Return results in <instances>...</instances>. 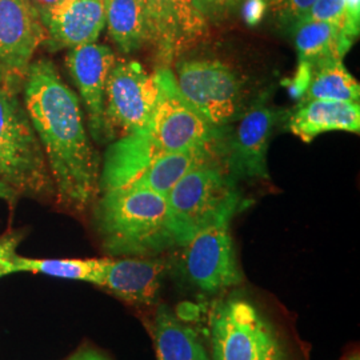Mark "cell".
Listing matches in <instances>:
<instances>
[{
  "instance_id": "cell-1",
  "label": "cell",
  "mask_w": 360,
  "mask_h": 360,
  "mask_svg": "<svg viewBox=\"0 0 360 360\" xmlns=\"http://www.w3.org/2000/svg\"><path fill=\"white\" fill-rule=\"evenodd\" d=\"M25 107L47 159L62 206L83 211L99 188V159L91 146L77 95L50 60L31 63Z\"/></svg>"
},
{
  "instance_id": "cell-2",
  "label": "cell",
  "mask_w": 360,
  "mask_h": 360,
  "mask_svg": "<svg viewBox=\"0 0 360 360\" xmlns=\"http://www.w3.org/2000/svg\"><path fill=\"white\" fill-rule=\"evenodd\" d=\"M104 250L120 257H151L175 245L167 196L141 187L105 191L95 211Z\"/></svg>"
},
{
  "instance_id": "cell-3",
  "label": "cell",
  "mask_w": 360,
  "mask_h": 360,
  "mask_svg": "<svg viewBox=\"0 0 360 360\" xmlns=\"http://www.w3.org/2000/svg\"><path fill=\"white\" fill-rule=\"evenodd\" d=\"M239 203L240 193L230 174L212 160L193 168L167 195L175 245H184L198 232L229 224Z\"/></svg>"
},
{
  "instance_id": "cell-4",
  "label": "cell",
  "mask_w": 360,
  "mask_h": 360,
  "mask_svg": "<svg viewBox=\"0 0 360 360\" xmlns=\"http://www.w3.org/2000/svg\"><path fill=\"white\" fill-rule=\"evenodd\" d=\"M210 333L214 360H291L276 327L243 296L214 304Z\"/></svg>"
},
{
  "instance_id": "cell-5",
  "label": "cell",
  "mask_w": 360,
  "mask_h": 360,
  "mask_svg": "<svg viewBox=\"0 0 360 360\" xmlns=\"http://www.w3.org/2000/svg\"><path fill=\"white\" fill-rule=\"evenodd\" d=\"M0 181L27 195H46L53 187L26 107L7 87H0Z\"/></svg>"
},
{
  "instance_id": "cell-6",
  "label": "cell",
  "mask_w": 360,
  "mask_h": 360,
  "mask_svg": "<svg viewBox=\"0 0 360 360\" xmlns=\"http://www.w3.org/2000/svg\"><path fill=\"white\" fill-rule=\"evenodd\" d=\"M154 75L159 95L154 115L144 129L160 154L186 151L217 143L220 129L210 124L184 99L169 68L160 67Z\"/></svg>"
},
{
  "instance_id": "cell-7",
  "label": "cell",
  "mask_w": 360,
  "mask_h": 360,
  "mask_svg": "<svg viewBox=\"0 0 360 360\" xmlns=\"http://www.w3.org/2000/svg\"><path fill=\"white\" fill-rule=\"evenodd\" d=\"M175 82L184 99L217 129L229 123L240 108L242 80L223 62H180Z\"/></svg>"
},
{
  "instance_id": "cell-8",
  "label": "cell",
  "mask_w": 360,
  "mask_h": 360,
  "mask_svg": "<svg viewBox=\"0 0 360 360\" xmlns=\"http://www.w3.org/2000/svg\"><path fill=\"white\" fill-rule=\"evenodd\" d=\"M159 89L155 75L138 62H117L105 86V126L108 138L146 129L154 115Z\"/></svg>"
},
{
  "instance_id": "cell-9",
  "label": "cell",
  "mask_w": 360,
  "mask_h": 360,
  "mask_svg": "<svg viewBox=\"0 0 360 360\" xmlns=\"http://www.w3.org/2000/svg\"><path fill=\"white\" fill-rule=\"evenodd\" d=\"M181 267L186 278L206 292L243 282L229 224L198 232L186 245Z\"/></svg>"
},
{
  "instance_id": "cell-10",
  "label": "cell",
  "mask_w": 360,
  "mask_h": 360,
  "mask_svg": "<svg viewBox=\"0 0 360 360\" xmlns=\"http://www.w3.org/2000/svg\"><path fill=\"white\" fill-rule=\"evenodd\" d=\"M46 39V28L28 0H0V65L7 89L23 84L32 56Z\"/></svg>"
},
{
  "instance_id": "cell-11",
  "label": "cell",
  "mask_w": 360,
  "mask_h": 360,
  "mask_svg": "<svg viewBox=\"0 0 360 360\" xmlns=\"http://www.w3.org/2000/svg\"><path fill=\"white\" fill-rule=\"evenodd\" d=\"M115 62L112 50L96 43L71 49L65 59L68 71L87 108L91 135L98 142L108 139L104 115L105 86Z\"/></svg>"
},
{
  "instance_id": "cell-12",
  "label": "cell",
  "mask_w": 360,
  "mask_h": 360,
  "mask_svg": "<svg viewBox=\"0 0 360 360\" xmlns=\"http://www.w3.org/2000/svg\"><path fill=\"white\" fill-rule=\"evenodd\" d=\"M144 10L148 41L163 65H169L205 31L206 22L193 10L191 0H144Z\"/></svg>"
},
{
  "instance_id": "cell-13",
  "label": "cell",
  "mask_w": 360,
  "mask_h": 360,
  "mask_svg": "<svg viewBox=\"0 0 360 360\" xmlns=\"http://www.w3.org/2000/svg\"><path fill=\"white\" fill-rule=\"evenodd\" d=\"M275 111L257 99L239 122L227 148V169L232 178L267 179V150Z\"/></svg>"
},
{
  "instance_id": "cell-14",
  "label": "cell",
  "mask_w": 360,
  "mask_h": 360,
  "mask_svg": "<svg viewBox=\"0 0 360 360\" xmlns=\"http://www.w3.org/2000/svg\"><path fill=\"white\" fill-rule=\"evenodd\" d=\"M41 22L52 51L95 43L105 25V0H62Z\"/></svg>"
},
{
  "instance_id": "cell-15",
  "label": "cell",
  "mask_w": 360,
  "mask_h": 360,
  "mask_svg": "<svg viewBox=\"0 0 360 360\" xmlns=\"http://www.w3.org/2000/svg\"><path fill=\"white\" fill-rule=\"evenodd\" d=\"M168 264L163 259L127 257L112 260L103 287L111 294L138 306H151L159 296Z\"/></svg>"
},
{
  "instance_id": "cell-16",
  "label": "cell",
  "mask_w": 360,
  "mask_h": 360,
  "mask_svg": "<svg viewBox=\"0 0 360 360\" xmlns=\"http://www.w3.org/2000/svg\"><path fill=\"white\" fill-rule=\"evenodd\" d=\"M290 129L303 142L330 131L359 134L360 105L352 102L309 101L299 104L290 120Z\"/></svg>"
},
{
  "instance_id": "cell-17",
  "label": "cell",
  "mask_w": 360,
  "mask_h": 360,
  "mask_svg": "<svg viewBox=\"0 0 360 360\" xmlns=\"http://www.w3.org/2000/svg\"><path fill=\"white\" fill-rule=\"evenodd\" d=\"M212 146L214 144H207L186 151L162 155L138 179L134 180L129 186L147 188L167 196L186 174L212 160Z\"/></svg>"
},
{
  "instance_id": "cell-18",
  "label": "cell",
  "mask_w": 360,
  "mask_h": 360,
  "mask_svg": "<svg viewBox=\"0 0 360 360\" xmlns=\"http://www.w3.org/2000/svg\"><path fill=\"white\" fill-rule=\"evenodd\" d=\"M309 83L302 102L334 101L359 103V83L348 72L340 58L324 59L309 67Z\"/></svg>"
},
{
  "instance_id": "cell-19",
  "label": "cell",
  "mask_w": 360,
  "mask_h": 360,
  "mask_svg": "<svg viewBox=\"0 0 360 360\" xmlns=\"http://www.w3.org/2000/svg\"><path fill=\"white\" fill-rule=\"evenodd\" d=\"M154 338L159 360H208L200 338L167 307L156 314Z\"/></svg>"
},
{
  "instance_id": "cell-20",
  "label": "cell",
  "mask_w": 360,
  "mask_h": 360,
  "mask_svg": "<svg viewBox=\"0 0 360 360\" xmlns=\"http://www.w3.org/2000/svg\"><path fill=\"white\" fill-rule=\"evenodd\" d=\"M105 22L123 53L138 51L148 41L144 0H105Z\"/></svg>"
},
{
  "instance_id": "cell-21",
  "label": "cell",
  "mask_w": 360,
  "mask_h": 360,
  "mask_svg": "<svg viewBox=\"0 0 360 360\" xmlns=\"http://www.w3.org/2000/svg\"><path fill=\"white\" fill-rule=\"evenodd\" d=\"M112 259H31L13 257L16 272H35L55 278L83 281L103 287Z\"/></svg>"
},
{
  "instance_id": "cell-22",
  "label": "cell",
  "mask_w": 360,
  "mask_h": 360,
  "mask_svg": "<svg viewBox=\"0 0 360 360\" xmlns=\"http://www.w3.org/2000/svg\"><path fill=\"white\" fill-rule=\"evenodd\" d=\"M294 32L299 59L307 68L324 59H343L349 50L343 41L340 30L327 22H303L296 27Z\"/></svg>"
},
{
  "instance_id": "cell-23",
  "label": "cell",
  "mask_w": 360,
  "mask_h": 360,
  "mask_svg": "<svg viewBox=\"0 0 360 360\" xmlns=\"http://www.w3.org/2000/svg\"><path fill=\"white\" fill-rule=\"evenodd\" d=\"M309 20L331 23L338 27L342 32L346 22L345 0H316V3L311 7L302 23Z\"/></svg>"
},
{
  "instance_id": "cell-24",
  "label": "cell",
  "mask_w": 360,
  "mask_h": 360,
  "mask_svg": "<svg viewBox=\"0 0 360 360\" xmlns=\"http://www.w3.org/2000/svg\"><path fill=\"white\" fill-rule=\"evenodd\" d=\"M315 3L316 0H281L275 6L279 25L294 31Z\"/></svg>"
},
{
  "instance_id": "cell-25",
  "label": "cell",
  "mask_w": 360,
  "mask_h": 360,
  "mask_svg": "<svg viewBox=\"0 0 360 360\" xmlns=\"http://www.w3.org/2000/svg\"><path fill=\"white\" fill-rule=\"evenodd\" d=\"M239 0H191L193 10L207 20H217L226 15Z\"/></svg>"
},
{
  "instance_id": "cell-26",
  "label": "cell",
  "mask_w": 360,
  "mask_h": 360,
  "mask_svg": "<svg viewBox=\"0 0 360 360\" xmlns=\"http://www.w3.org/2000/svg\"><path fill=\"white\" fill-rule=\"evenodd\" d=\"M20 239L19 233H8L0 239V278L15 274L13 257Z\"/></svg>"
},
{
  "instance_id": "cell-27",
  "label": "cell",
  "mask_w": 360,
  "mask_h": 360,
  "mask_svg": "<svg viewBox=\"0 0 360 360\" xmlns=\"http://www.w3.org/2000/svg\"><path fill=\"white\" fill-rule=\"evenodd\" d=\"M346 22L342 31V38L348 49L359 35L360 0H345Z\"/></svg>"
},
{
  "instance_id": "cell-28",
  "label": "cell",
  "mask_w": 360,
  "mask_h": 360,
  "mask_svg": "<svg viewBox=\"0 0 360 360\" xmlns=\"http://www.w3.org/2000/svg\"><path fill=\"white\" fill-rule=\"evenodd\" d=\"M267 8V4L264 0H247L245 6V20L250 25H257L262 19L263 13Z\"/></svg>"
},
{
  "instance_id": "cell-29",
  "label": "cell",
  "mask_w": 360,
  "mask_h": 360,
  "mask_svg": "<svg viewBox=\"0 0 360 360\" xmlns=\"http://www.w3.org/2000/svg\"><path fill=\"white\" fill-rule=\"evenodd\" d=\"M30 4L38 11L39 16L41 19V16L47 13L50 8H52L55 4H58L62 0H28Z\"/></svg>"
},
{
  "instance_id": "cell-30",
  "label": "cell",
  "mask_w": 360,
  "mask_h": 360,
  "mask_svg": "<svg viewBox=\"0 0 360 360\" xmlns=\"http://www.w3.org/2000/svg\"><path fill=\"white\" fill-rule=\"evenodd\" d=\"M68 360H110L105 358L103 354L95 351V349H83L75 354L72 358Z\"/></svg>"
},
{
  "instance_id": "cell-31",
  "label": "cell",
  "mask_w": 360,
  "mask_h": 360,
  "mask_svg": "<svg viewBox=\"0 0 360 360\" xmlns=\"http://www.w3.org/2000/svg\"><path fill=\"white\" fill-rule=\"evenodd\" d=\"M16 196H18L16 191H13V188L8 187L6 183L0 181V199H6L8 202H13Z\"/></svg>"
},
{
  "instance_id": "cell-32",
  "label": "cell",
  "mask_w": 360,
  "mask_h": 360,
  "mask_svg": "<svg viewBox=\"0 0 360 360\" xmlns=\"http://www.w3.org/2000/svg\"><path fill=\"white\" fill-rule=\"evenodd\" d=\"M0 87H7V75L1 65H0Z\"/></svg>"
},
{
  "instance_id": "cell-33",
  "label": "cell",
  "mask_w": 360,
  "mask_h": 360,
  "mask_svg": "<svg viewBox=\"0 0 360 360\" xmlns=\"http://www.w3.org/2000/svg\"><path fill=\"white\" fill-rule=\"evenodd\" d=\"M264 1H266L267 6H276L281 0H264Z\"/></svg>"
},
{
  "instance_id": "cell-34",
  "label": "cell",
  "mask_w": 360,
  "mask_h": 360,
  "mask_svg": "<svg viewBox=\"0 0 360 360\" xmlns=\"http://www.w3.org/2000/svg\"><path fill=\"white\" fill-rule=\"evenodd\" d=\"M347 360H359V356H358V355H354L352 358H349V359Z\"/></svg>"
}]
</instances>
